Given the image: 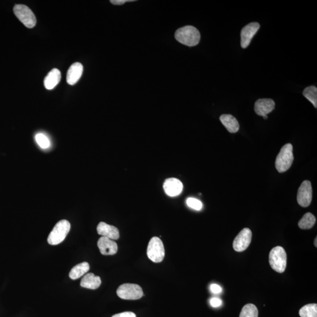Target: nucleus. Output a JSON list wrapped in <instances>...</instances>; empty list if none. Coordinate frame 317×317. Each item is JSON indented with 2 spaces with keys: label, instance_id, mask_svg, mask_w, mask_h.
<instances>
[{
  "label": "nucleus",
  "instance_id": "obj_18",
  "mask_svg": "<svg viewBox=\"0 0 317 317\" xmlns=\"http://www.w3.org/2000/svg\"><path fill=\"white\" fill-rule=\"evenodd\" d=\"M80 284L82 287L92 290L97 289L101 284V278L90 272L82 278Z\"/></svg>",
  "mask_w": 317,
  "mask_h": 317
},
{
  "label": "nucleus",
  "instance_id": "obj_29",
  "mask_svg": "<svg viewBox=\"0 0 317 317\" xmlns=\"http://www.w3.org/2000/svg\"><path fill=\"white\" fill-rule=\"evenodd\" d=\"M134 1V0H111L110 2L114 5H122L126 2Z\"/></svg>",
  "mask_w": 317,
  "mask_h": 317
},
{
  "label": "nucleus",
  "instance_id": "obj_31",
  "mask_svg": "<svg viewBox=\"0 0 317 317\" xmlns=\"http://www.w3.org/2000/svg\"><path fill=\"white\" fill-rule=\"evenodd\" d=\"M263 118H264V119H267L268 118V116L267 115H265L264 116H263Z\"/></svg>",
  "mask_w": 317,
  "mask_h": 317
},
{
  "label": "nucleus",
  "instance_id": "obj_21",
  "mask_svg": "<svg viewBox=\"0 0 317 317\" xmlns=\"http://www.w3.org/2000/svg\"><path fill=\"white\" fill-rule=\"evenodd\" d=\"M301 317H317V304H309L300 310Z\"/></svg>",
  "mask_w": 317,
  "mask_h": 317
},
{
  "label": "nucleus",
  "instance_id": "obj_3",
  "mask_svg": "<svg viewBox=\"0 0 317 317\" xmlns=\"http://www.w3.org/2000/svg\"><path fill=\"white\" fill-rule=\"evenodd\" d=\"M269 263L275 271L282 273L287 266V253L281 246L274 247L269 255Z\"/></svg>",
  "mask_w": 317,
  "mask_h": 317
},
{
  "label": "nucleus",
  "instance_id": "obj_1",
  "mask_svg": "<svg viewBox=\"0 0 317 317\" xmlns=\"http://www.w3.org/2000/svg\"><path fill=\"white\" fill-rule=\"evenodd\" d=\"M175 39L183 45L193 47L197 46L201 40V34L197 28L188 25L177 30L175 33Z\"/></svg>",
  "mask_w": 317,
  "mask_h": 317
},
{
  "label": "nucleus",
  "instance_id": "obj_5",
  "mask_svg": "<svg viewBox=\"0 0 317 317\" xmlns=\"http://www.w3.org/2000/svg\"><path fill=\"white\" fill-rule=\"evenodd\" d=\"M165 255L162 241L157 237H152L149 242L147 249L148 258L154 263H160L163 261Z\"/></svg>",
  "mask_w": 317,
  "mask_h": 317
},
{
  "label": "nucleus",
  "instance_id": "obj_10",
  "mask_svg": "<svg viewBox=\"0 0 317 317\" xmlns=\"http://www.w3.org/2000/svg\"><path fill=\"white\" fill-rule=\"evenodd\" d=\"M261 27L258 23H251L243 28L241 31V46L243 49H246L250 45V42L255 34Z\"/></svg>",
  "mask_w": 317,
  "mask_h": 317
},
{
  "label": "nucleus",
  "instance_id": "obj_13",
  "mask_svg": "<svg viewBox=\"0 0 317 317\" xmlns=\"http://www.w3.org/2000/svg\"><path fill=\"white\" fill-rule=\"evenodd\" d=\"M275 106L274 101L271 99H259L255 103V110L259 116H264L271 112L274 109Z\"/></svg>",
  "mask_w": 317,
  "mask_h": 317
},
{
  "label": "nucleus",
  "instance_id": "obj_11",
  "mask_svg": "<svg viewBox=\"0 0 317 317\" xmlns=\"http://www.w3.org/2000/svg\"><path fill=\"white\" fill-rule=\"evenodd\" d=\"M163 189L166 194L170 197H175L182 193L183 185L180 180L176 178L167 179L163 184Z\"/></svg>",
  "mask_w": 317,
  "mask_h": 317
},
{
  "label": "nucleus",
  "instance_id": "obj_24",
  "mask_svg": "<svg viewBox=\"0 0 317 317\" xmlns=\"http://www.w3.org/2000/svg\"><path fill=\"white\" fill-rule=\"evenodd\" d=\"M36 141L41 148L48 149L50 147L51 142L49 138L43 134H38L36 136Z\"/></svg>",
  "mask_w": 317,
  "mask_h": 317
},
{
  "label": "nucleus",
  "instance_id": "obj_14",
  "mask_svg": "<svg viewBox=\"0 0 317 317\" xmlns=\"http://www.w3.org/2000/svg\"><path fill=\"white\" fill-rule=\"evenodd\" d=\"M97 232L102 237H106L111 240H118L119 238L118 228L107 224L105 222H100L98 225Z\"/></svg>",
  "mask_w": 317,
  "mask_h": 317
},
{
  "label": "nucleus",
  "instance_id": "obj_2",
  "mask_svg": "<svg viewBox=\"0 0 317 317\" xmlns=\"http://www.w3.org/2000/svg\"><path fill=\"white\" fill-rule=\"evenodd\" d=\"M293 145L285 144L282 147L275 160V168L279 173L286 172L292 165L294 156Z\"/></svg>",
  "mask_w": 317,
  "mask_h": 317
},
{
  "label": "nucleus",
  "instance_id": "obj_4",
  "mask_svg": "<svg viewBox=\"0 0 317 317\" xmlns=\"http://www.w3.org/2000/svg\"><path fill=\"white\" fill-rule=\"evenodd\" d=\"M71 229V224L68 220L58 222L48 237V243L51 245H57L62 243L68 235Z\"/></svg>",
  "mask_w": 317,
  "mask_h": 317
},
{
  "label": "nucleus",
  "instance_id": "obj_16",
  "mask_svg": "<svg viewBox=\"0 0 317 317\" xmlns=\"http://www.w3.org/2000/svg\"><path fill=\"white\" fill-rule=\"evenodd\" d=\"M61 78V72L58 69L53 68L44 79V86L47 90H52L59 84Z\"/></svg>",
  "mask_w": 317,
  "mask_h": 317
},
{
  "label": "nucleus",
  "instance_id": "obj_28",
  "mask_svg": "<svg viewBox=\"0 0 317 317\" xmlns=\"http://www.w3.org/2000/svg\"><path fill=\"white\" fill-rule=\"evenodd\" d=\"M211 290L212 293L214 294L220 293L222 291V288L219 285L217 284H211Z\"/></svg>",
  "mask_w": 317,
  "mask_h": 317
},
{
  "label": "nucleus",
  "instance_id": "obj_6",
  "mask_svg": "<svg viewBox=\"0 0 317 317\" xmlns=\"http://www.w3.org/2000/svg\"><path fill=\"white\" fill-rule=\"evenodd\" d=\"M116 293L120 299L127 300L140 299L144 296L141 287L135 284L126 283L120 285Z\"/></svg>",
  "mask_w": 317,
  "mask_h": 317
},
{
  "label": "nucleus",
  "instance_id": "obj_25",
  "mask_svg": "<svg viewBox=\"0 0 317 317\" xmlns=\"http://www.w3.org/2000/svg\"><path fill=\"white\" fill-rule=\"evenodd\" d=\"M186 204L190 208L195 209L196 211H201L203 208L202 203L198 199L189 198L187 199Z\"/></svg>",
  "mask_w": 317,
  "mask_h": 317
},
{
  "label": "nucleus",
  "instance_id": "obj_15",
  "mask_svg": "<svg viewBox=\"0 0 317 317\" xmlns=\"http://www.w3.org/2000/svg\"><path fill=\"white\" fill-rule=\"evenodd\" d=\"M83 65L79 62H75L69 67L66 75V81L69 85H73L81 78L83 73Z\"/></svg>",
  "mask_w": 317,
  "mask_h": 317
},
{
  "label": "nucleus",
  "instance_id": "obj_23",
  "mask_svg": "<svg viewBox=\"0 0 317 317\" xmlns=\"http://www.w3.org/2000/svg\"><path fill=\"white\" fill-rule=\"evenodd\" d=\"M259 311L255 305L252 304H246L243 307L239 317H258Z\"/></svg>",
  "mask_w": 317,
  "mask_h": 317
},
{
  "label": "nucleus",
  "instance_id": "obj_8",
  "mask_svg": "<svg viewBox=\"0 0 317 317\" xmlns=\"http://www.w3.org/2000/svg\"><path fill=\"white\" fill-rule=\"evenodd\" d=\"M313 189L309 180H304L301 183L297 193V202L301 207H308L312 203Z\"/></svg>",
  "mask_w": 317,
  "mask_h": 317
},
{
  "label": "nucleus",
  "instance_id": "obj_22",
  "mask_svg": "<svg viewBox=\"0 0 317 317\" xmlns=\"http://www.w3.org/2000/svg\"><path fill=\"white\" fill-rule=\"evenodd\" d=\"M303 95L310 103L317 107V88L315 86H311L304 89Z\"/></svg>",
  "mask_w": 317,
  "mask_h": 317
},
{
  "label": "nucleus",
  "instance_id": "obj_27",
  "mask_svg": "<svg viewBox=\"0 0 317 317\" xmlns=\"http://www.w3.org/2000/svg\"><path fill=\"white\" fill-rule=\"evenodd\" d=\"M222 301L218 298H213L211 300V306L213 307H218L221 305Z\"/></svg>",
  "mask_w": 317,
  "mask_h": 317
},
{
  "label": "nucleus",
  "instance_id": "obj_12",
  "mask_svg": "<svg viewBox=\"0 0 317 317\" xmlns=\"http://www.w3.org/2000/svg\"><path fill=\"white\" fill-rule=\"evenodd\" d=\"M98 246L103 255H114L118 252L116 243L106 237H101L98 240Z\"/></svg>",
  "mask_w": 317,
  "mask_h": 317
},
{
  "label": "nucleus",
  "instance_id": "obj_19",
  "mask_svg": "<svg viewBox=\"0 0 317 317\" xmlns=\"http://www.w3.org/2000/svg\"><path fill=\"white\" fill-rule=\"evenodd\" d=\"M90 265L87 262H83L74 266L69 272V276L72 280H77L86 274L90 270Z\"/></svg>",
  "mask_w": 317,
  "mask_h": 317
},
{
  "label": "nucleus",
  "instance_id": "obj_9",
  "mask_svg": "<svg viewBox=\"0 0 317 317\" xmlns=\"http://www.w3.org/2000/svg\"><path fill=\"white\" fill-rule=\"evenodd\" d=\"M252 239V232L248 228H245L234 240L233 249L237 252L245 251L250 245Z\"/></svg>",
  "mask_w": 317,
  "mask_h": 317
},
{
  "label": "nucleus",
  "instance_id": "obj_30",
  "mask_svg": "<svg viewBox=\"0 0 317 317\" xmlns=\"http://www.w3.org/2000/svg\"><path fill=\"white\" fill-rule=\"evenodd\" d=\"M317 238H316L315 241V245L316 247H317Z\"/></svg>",
  "mask_w": 317,
  "mask_h": 317
},
{
  "label": "nucleus",
  "instance_id": "obj_7",
  "mask_svg": "<svg viewBox=\"0 0 317 317\" xmlns=\"http://www.w3.org/2000/svg\"><path fill=\"white\" fill-rule=\"evenodd\" d=\"M14 14L25 27L29 28L36 26L37 19L33 12L27 6L23 4H17L14 6Z\"/></svg>",
  "mask_w": 317,
  "mask_h": 317
},
{
  "label": "nucleus",
  "instance_id": "obj_20",
  "mask_svg": "<svg viewBox=\"0 0 317 317\" xmlns=\"http://www.w3.org/2000/svg\"><path fill=\"white\" fill-rule=\"evenodd\" d=\"M316 218L312 213H307L303 215L299 222V226L301 229H310L315 226Z\"/></svg>",
  "mask_w": 317,
  "mask_h": 317
},
{
  "label": "nucleus",
  "instance_id": "obj_17",
  "mask_svg": "<svg viewBox=\"0 0 317 317\" xmlns=\"http://www.w3.org/2000/svg\"><path fill=\"white\" fill-rule=\"evenodd\" d=\"M220 120L222 124L230 133L233 134L239 131L240 125L235 117L230 114H223L220 116Z\"/></svg>",
  "mask_w": 317,
  "mask_h": 317
},
{
  "label": "nucleus",
  "instance_id": "obj_26",
  "mask_svg": "<svg viewBox=\"0 0 317 317\" xmlns=\"http://www.w3.org/2000/svg\"><path fill=\"white\" fill-rule=\"evenodd\" d=\"M112 317H136L135 314L132 312H124L119 314H116Z\"/></svg>",
  "mask_w": 317,
  "mask_h": 317
}]
</instances>
